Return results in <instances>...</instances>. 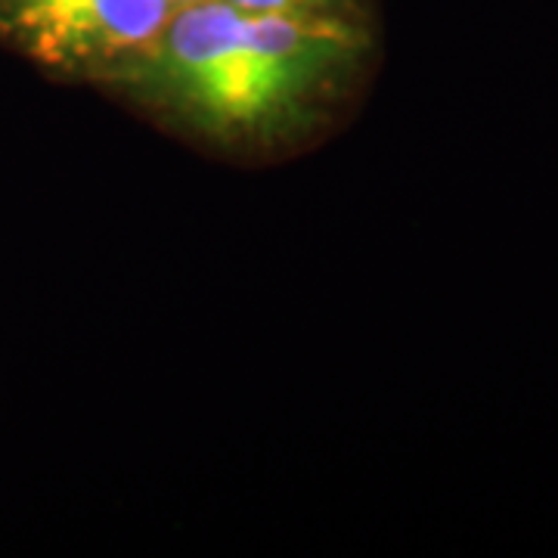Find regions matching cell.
<instances>
[{
  "mask_svg": "<svg viewBox=\"0 0 558 558\" xmlns=\"http://www.w3.org/2000/svg\"><path fill=\"white\" fill-rule=\"evenodd\" d=\"M174 3H178V7H180V3H193V0H174Z\"/></svg>",
  "mask_w": 558,
  "mask_h": 558,
  "instance_id": "277c9868",
  "label": "cell"
},
{
  "mask_svg": "<svg viewBox=\"0 0 558 558\" xmlns=\"http://www.w3.org/2000/svg\"><path fill=\"white\" fill-rule=\"evenodd\" d=\"M252 13H279V16H307V20H351L366 22L363 0H227Z\"/></svg>",
  "mask_w": 558,
  "mask_h": 558,
  "instance_id": "3957f363",
  "label": "cell"
},
{
  "mask_svg": "<svg viewBox=\"0 0 558 558\" xmlns=\"http://www.w3.org/2000/svg\"><path fill=\"white\" fill-rule=\"evenodd\" d=\"M369 47L366 22L193 0L180 3L159 38L109 78L205 137L264 143L314 119Z\"/></svg>",
  "mask_w": 558,
  "mask_h": 558,
  "instance_id": "6da1fadb",
  "label": "cell"
},
{
  "mask_svg": "<svg viewBox=\"0 0 558 558\" xmlns=\"http://www.w3.org/2000/svg\"><path fill=\"white\" fill-rule=\"evenodd\" d=\"M174 10V0H0V35L50 69L109 78Z\"/></svg>",
  "mask_w": 558,
  "mask_h": 558,
  "instance_id": "7a4b0ae2",
  "label": "cell"
}]
</instances>
